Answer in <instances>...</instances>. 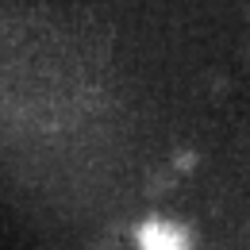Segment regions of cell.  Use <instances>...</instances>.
<instances>
[{
  "instance_id": "1",
  "label": "cell",
  "mask_w": 250,
  "mask_h": 250,
  "mask_svg": "<svg viewBox=\"0 0 250 250\" xmlns=\"http://www.w3.org/2000/svg\"><path fill=\"white\" fill-rule=\"evenodd\" d=\"M158 231H162V235H154V231L146 235V250H177V243H181V239H177L169 227H158Z\"/></svg>"
}]
</instances>
